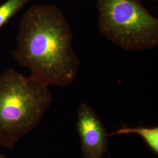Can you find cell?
Returning <instances> with one entry per match:
<instances>
[{"label":"cell","mask_w":158,"mask_h":158,"mask_svg":"<svg viewBox=\"0 0 158 158\" xmlns=\"http://www.w3.org/2000/svg\"><path fill=\"white\" fill-rule=\"evenodd\" d=\"M49 86L11 68L0 76V145L12 149L35 129L53 101Z\"/></svg>","instance_id":"7a4b0ae2"},{"label":"cell","mask_w":158,"mask_h":158,"mask_svg":"<svg viewBox=\"0 0 158 158\" xmlns=\"http://www.w3.org/2000/svg\"><path fill=\"white\" fill-rule=\"evenodd\" d=\"M130 134H137L141 137L148 147L153 152L158 153V127H135L123 128L117 130L115 132L108 134L110 136Z\"/></svg>","instance_id":"5b68a950"},{"label":"cell","mask_w":158,"mask_h":158,"mask_svg":"<svg viewBox=\"0 0 158 158\" xmlns=\"http://www.w3.org/2000/svg\"><path fill=\"white\" fill-rule=\"evenodd\" d=\"M153 1H158V0H153Z\"/></svg>","instance_id":"ba28073f"},{"label":"cell","mask_w":158,"mask_h":158,"mask_svg":"<svg viewBox=\"0 0 158 158\" xmlns=\"http://www.w3.org/2000/svg\"><path fill=\"white\" fill-rule=\"evenodd\" d=\"M77 130L82 158H104L109 135L101 118L86 103H82L77 110Z\"/></svg>","instance_id":"277c9868"},{"label":"cell","mask_w":158,"mask_h":158,"mask_svg":"<svg viewBox=\"0 0 158 158\" xmlns=\"http://www.w3.org/2000/svg\"><path fill=\"white\" fill-rule=\"evenodd\" d=\"M73 32L55 5L31 6L19 22L17 48L12 53L31 75L50 85L64 87L77 79L81 64L73 48Z\"/></svg>","instance_id":"6da1fadb"},{"label":"cell","mask_w":158,"mask_h":158,"mask_svg":"<svg viewBox=\"0 0 158 158\" xmlns=\"http://www.w3.org/2000/svg\"><path fill=\"white\" fill-rule=\"evenodd\" d=\"M31 0H6L0 6V29Z\"/></svg>","instance_id":"8992f818"},{"label":"cell","mask_w":158,"mask_h":158,"mask_svg":"<svg viewBox=\"0 0 158 158\" xmlns=\"http://www.w3.org/2000/svg\"><path fill=\"white\" fill-rule=\"evenodd\" d=\"M100 32L126 51L152 50L158 45V19L141 0H97Z\"/></svg>","instance_id":"3957f363"},{"label":"cell","mask_w":158,"mask_h":158,"mask_svg":"<svg viewBox=\"0 0 158 158\" xmlns=\"http://www.w3.org/2000/svg\"><path fill=\"white\" fill-rule=\"evenodd\" d=\"M0 158H9L8 157H7L6 155H2V154H0Z\"/></svg>","instance_id":"52a82bcc"}]
</instances>
